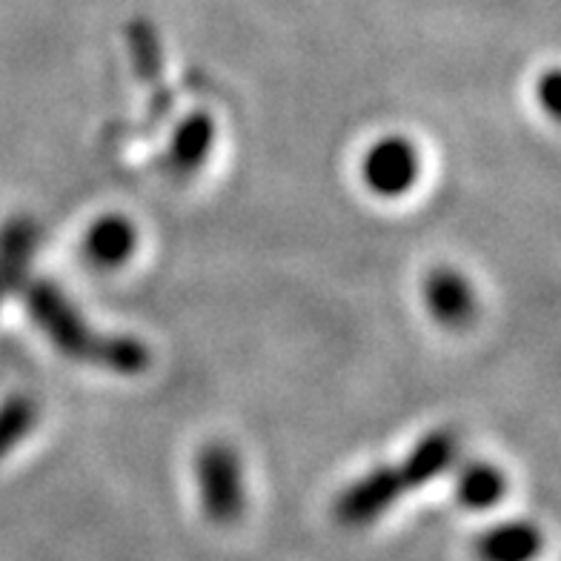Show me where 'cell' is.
<instances>
[{
  "instance_id": "9c48e42d",
  "label": "cell",
  "mask_w": 561,
  "mask_h": 561,
  "mask_svg": "<svg viewBox=\"0 0 561 561\" xmlns=\"http://www.w3.org/2000/svg\"><path fill=\"white\" fill-rule=\"evenodd\" d=\"M135 244H138V232H135L133 224L121 215H106L87 232L83 252L101 270H115V266L133 259Z\"/></svg>"
},
{
  "instance_id": "8fae6325",
  "label": "cell",
  "mask_w": 561,
  "mask_h": 561,
  "mask_svg": "<svg viewBox=\"0 0 561 561\" xmlns=\"http://www.w3.org/2000/svg\"><path fill=\"white\" fill-rule=\"evenodd\" d=\"M126 44H129V55H133L135 72L147 87L158 89L161 83L163 55L161 41H158L156 26L149 21H133L126 26Z\"/></svg>"
},
{
  "instance_id": "7c38bea8",
  "label": "cell",
  "mask_w": 561,
  "mask_h": 561,
  "mask_svg": "<svg viewBox=\"0 0 561 561\" xmlns=\"http://www.w3.org/2000/svg\"><path fill=\"white\" fill-rule=\"evenodd\" d=\"M37 410L26 396H12L0 404V458L15 450L35 427Z\"/></svg>"
},
{
  "instance_id": "6da1fadb",
  "label": "cell",
  "mask_w": 561,
  "mask_h": 561,
  "mask_svg": "<svg viewBox=\"0 0 561 561\" xmlns=\"http://www.w3.org/2000/svg\"><path fill=\"white\" fill-rule=\"evenodd\" d=\"M21 293L32 324L49 339L60 355L89 367L110 369L118 376H138L149 367V350L138 339L95 330L55 280H23Z\"/></svg>"
},
{
  "instance_id": "277c9868",
  "label": "cell",
  "mask_w": 561,
  "mask_h": 561,
  "mask_svg": "<svg viewBox=\"0 0 561 561\" xmlns=\"http://www.w3.org/2000/svg\"><path fill=\"white\" fill-rule=\"evenodd\" d=\"M419 152L407 138H385L364 158V181L381 198L410 193L419 181Z\"/></svg>"
},
{
  "instance_id": "52a82bcc",
  "label": "cell",
  "mask_w": 561,
  "mask_h": 561,
  "mask_svg": "<svg viewBox=\"0 0 561 561\" xmlns=\"http://www.w3.org/2000/svg\"><path fill=\"white\" fill-rule=\"evenodd\" d=\"M541 530L530 522H504L476 541L479 561H533L541 553Z\"/></svg>"
},
{
  "instance_id": "4fadbf2b",
  "label": "cell",
  "mask_w": 561,
  "mask_h": 561,
  "mask_svg": "<svg viewBox=\"0 0 561 561\" xmlns=\"http://www.w3.org/2000/svg\"><path fill=\"white\" fill-rule=\"evenodd\" d=\"M559 92H561V83H559V72H547L545 78L539 81V101L550 115L559 112Z\"/></svg>"
},
{
  "instance_id": "3957f363",
  "label": "cell",
  "mask_w": 561,
  "mask_h": 561,
  "mask_svg": "<svg viewBox=\"0 0 561 561\" xmlns=\"http://www.w3.org/2000/svg\"><path fill=\"white\" fill-rule=\"evenodd\" d=\"M195 479L201 490V507L213 525L229 527L244 516V465L229 444L213 442L198 453Z\"/></svg>"
},
{
  "instance_id": "ba28073f",
  "label": "cell",
  "mask_w": 561,
  "mask_h": 561,
  "mask_svg": "<svg viewBox=\"0 0 561 561\" xmlns=\"http://www.w3.org/2000/svg\"><path fill=\"white\" fill-rule=\"evenodd\" d=\"M213 144L215 121L209 118L207 112H195V115L184 118L175 126L170 152H167L170 170L175 175H193V172H198L207 163L209 152H213Z\"/></svg>"
},
{
  "instance_id": "8992f818",
  "label": "cell",
  "mask_w": 561,
  "mask_h": 561,
  "mask_svg": "<svg viewBox=\"0 0 561 561\" xmlns=\"http://www.w3.org/2000/svg\"><path fill=\"white\" fill-rule=\"evenodd\" d=\"M424 298L436 321L447 327H465L476 316L473 284L450 266H438L424 280Z\"/></svg>"
},
{
  "instance_id": "5b68a950",
  "label": "cell",
  "mask_w": 561,
  "mask_h": 561,
  "mask_svg": "<svg viewBox=\"0 0 561 561\" xmlns=\"http://www.w3.org/2000/svg\"><path fill=\"white\" fill-rule=\"evenodd\" d=\"M41 232L30 215H12L0 227V304L23 287Z\"/></svg>"
},
{
  "instance_id": "30bf717a",
  "label": "cell",
  "mask_w": 561,
  "mask_h": 561,
  "mask_svg": "<svg viewBox=\"0 0 561 561\" xmlns=\"http://www.w3.org/2000/svg\"><path fill=\"white\" fill-rule=\"evenodd\" d=\"M507 493V479L488 461H470L456 479V499L467 510H490Z\"/></svg>"
},
{
  "instance_id": "7a4b0ae2",
  "label": "cell",
  "mask_w": 561,
  "mask_h": 561,
  "mask_svg": "<svg viewBox=\"0 0 561 561\" xmlns=\"http://www.w3.org/2000/svg\"><path fill=\"white\" fill-rule=\"evenodd\" d=\"M458 456L456 430H433L415 444L401 465L378 467L350 484L335 502V518L344 527H367L385 516L410 490H419L447 473Z\"/></svg>"
}]
</instances>
